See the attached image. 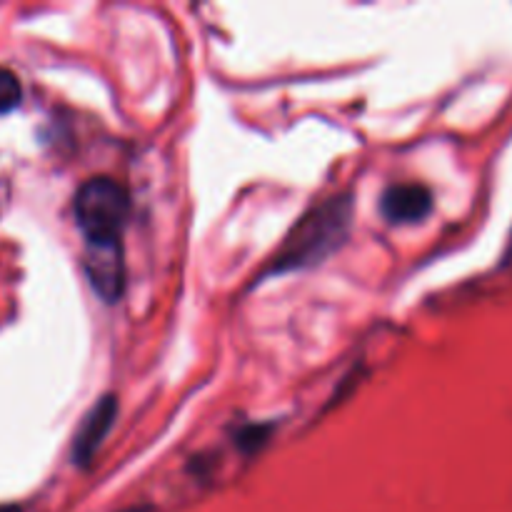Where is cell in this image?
<instances>
[{
    "label": "cell",
    "instance_id": "obj_2",
    "mask_svg": "<svg viewBox=\"0 0 512 512\" xmlns=\"http://www.w3.org/2000/svg\"><path fill=\"white\" fill-rule=\"evenodd\" d=\"M75 223L88 245L123 243V228L130 215V195L113 178H90L78 188L73 200Z\"/></svg>",
    "mask_w": 512,
    "mask_h": 512
},
{
    "label": "cell",
    "instance_id": "obj_9",
    "mask_svg": "<svg viewBox=\"0 0 512 512\" xmlns=\"http://www.w3.org/2000/svg\"><path fill=\"white\" fill-rule=\"evenodd\" d=\"M123 512H153L150 508H128V510H123Z\"/></svg>",
    "mask_w": 512,
    "mask_h": 512
},
{
    "label": "cell",
    "instance_id": "obj_3",
    "mask_svg": "<svg viewBox=\"0 0 512 512\" xmlns=\"http://www.w3.org/2000/svg\"><path fill=\"white\" fill-rule=\"evenodd\" d=\"M85 273L90 285L105 303H118L125 290L123 243L88 245L85 250Z\"/></svg>",
    "mask_w": 512,
    "mask_h": 512
},
{
    "label": "cell",
    "instance_id": "obj_6",
    "mask_svg": "<svg viewBox=\"0 0 512 512\" xmlns=\"http://www.w3.org/2000/svg\"><path fill=\"white\" fill-rule=\"evenodd\" d=\"M20 100H23V88L18 75L8 68H0V115L18 108Z\"/></svg>",
    "mask_w": 512,
    "mask_h": 512
},
{
    "label": "cell",
    "instance_id": "obj_7",
    "mask_svg": "<svg viewBox=\"0 0 512 512\" xmlns=\"http://www.w3.org/2000/svg\"><path fill=\"white\" fill-rule=\"evenodd\" d=\"M270 433H273V425H245L238 433V445L245 453H255V450L268 443Z\"/></svg>",
    "mask_w": 512,
    "mask_h": 512
},
{
    "label": "cell",
    "instance_id": "obj_4",
    "mask_svg": "<svg viewBox=\"0 0 512 512\" xmlns=\"http://www.w3.org/2000/svg\"><path fill=\"white\" fill-rule=\"evenodd\" d=\"M115 418H118V398L115 395H103L93 408L88 410V415L80 423L78 433L73 438V463L80 468H88L93 463L95 453L100 450L103 440L108 438V433L113 430Z\"/></svg>",
    "mask_w": 512,
    "mask_h": 512
},
{
    "label": "cell",
    "instance_id": "obj_10",
    "mask_svg": "<svg viewBox=\"0 0 512 512\" xmlns=\"http://www.w3.org/2000/svg\"><path fill=\"white\" fill-rule=\"evenodd\" d=\"M510 258H512V238H510Z\"/></svg>",
    "mask_w": 512,
    "mask_h": 512
},
{
    "label": "cell",
    "instance_id": "obj_8",
    "mask_svg": "<svg viewBox=\"0 0 512 512\" xmlns=\"http://www.w3.org/2000/svg\"><path fill=\"white\" fill-rule=\"evenodd\" d=\"M0 512H23L18 505H0Z\"/></svg>",
    "mask_w": 512,
    "mask_h": 512
},
{
    "label": "cell",
    "instance_id": "obj_1",
    "mask_svg": "<svg viewBox=\"0 0 512 512\" xmlns=\"http://www.w3.org/2000/svg\"><path fill=\"white\" fill-rule=\"evenodd\" d=\"M350 223H353L350 195H333L310 208L285 235L278 253L270 258L268 268L263 270V278L315 268L328 260L348 240Z\"/></svg>",
    "mask_w": 512,
    "mask_h": 512
},
{
    "label": "cell",
    "instance_id": "obj_5",
    "mask_svg": "<svg viewBox=\"0 0 512 512\" xmlns=\"http://www.w3.org/2000/svg\"><path fill=\"white\" fill-rule=\"evenodd\" d=\"M433 210V193L420 183H395L380 198V213L388 223H418Z\"/></svg>",
    "mask_w": 512,
    "mask_h": 512
}]
</instances>
